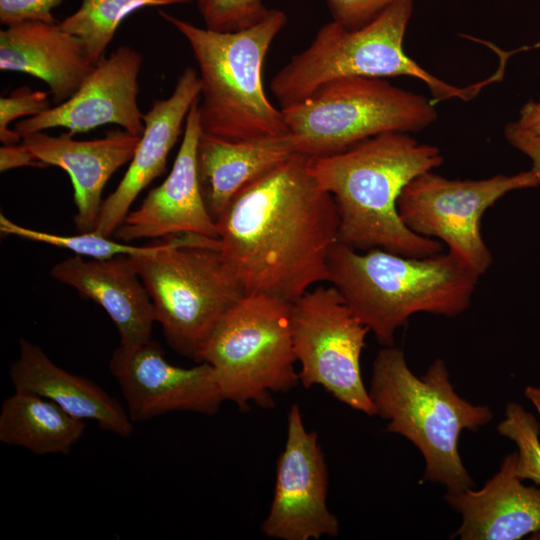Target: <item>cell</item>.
<instances>
[{
  "label": "cell",
  "mask_w": 540,
  "mask_h": 540,
  "mask_svg": "<svg viewBox=\"0 0 540 540\" xmlns=\"http://www.w3.org/2000/svg\"><path fill=\"white\" fill-rule=\"evenodd\" d=\"M294 153L239 191L216 220L221 249L245 294L290 304L328 282L339 242L336 203Z\"/></svg>",
  "instance_id": "cell-1"
},
{
  "label": "cell",
  "mask_w": 540,
  "mask_h": 540,
  "mask_svg": "<svg viewBox=\"0 0 540 540\" xmlns=\"http://www.w3.org/2000/svg\"><path fill=\"white\" fill-rule=\"evenodd\" d=\"M440 148L404 132H387L324 157L310 171L333 197L339 242L359 251L380 248L408 257L441 253L442 243L411 231L401 220L398 198L418 175L442 165Z\"/></svg>",
  "instance_id": "cell-2"
},
{
  "label": "cell",
  "mask_w": 540,
  "mask_h": 540,
  "mask_svg": "<svg viewBox=\"0 0 540 540\" xmlns=\"http://www.w3.org/2000/svg\"><path fill=\"white\" fill-rule=\"evenodd\" d=\"M328 272V282L384 346L394 344L396 330L414 314H462L479 279L448 252L408 257L340 242L330 252Z\"/></svg>",
  "instance_id": "cell-3"
},
{
  "label": "cell",
  "mask_w": 540,
  "mask_h": 540,
  "mask_svg": "<svg viewBox=\"0 0 540 540\" xmlns=\"http://www.w3.org/2000/svg\"><path fill=\"white\" fill-rule=\"evenodd\" d=\"M159 15L186 39L197 63L202 132L234 141L289 135L281 108L263 85L266 55L287 22L284 11L271 9L258 23L234 32L201 28L162 10Z\"/></svg>",
  "instance_id": "cell-4"
},
{
  "label": "cell",
  "mask_w": 540,
  "mask_h": 540,
  "mask_svg": "<svg viewBox=\"0 0 540 540\" xmlns=\"http://www.w3.org/2000/svg\"><path fill=\"white\" fill-rule=\"evenodd\" d=\"M368 393L376 415L388 421L386 430L402 435L421 452L423 481L440 483L449 493L474 487L459 455V436L465 429L487 425L493 413L456 393L442 359L417 376L401 349L385 346L373 361Z\"/></svg>",
  "instance_id": "cell-5"
},
{
  "label": "cell",
  "mask_w": 540,
  "mask_h": 540,
  "mask_svg": "<svg viewBox=\"0 0 540 540\" xmlns=\"http://www.w3.org/2000/svg\"><path fill=\"white\" fill-rule=\"evenodd\" d=\"M413 0H399L358 29L335 21L324 24L310 45L292 56L272 78L270 89L280 108L299 102L320 86L344 77L409 76L424 82L435 101H470L501 71L466 87L454 86L426 71L403 49Z\"/></svg>",
  "instance_id": "cell-6"
},
{
  "label": "cell",
  "mask_w": 540,
  "mask_h": 540,
  "mask_svg": "<svg viewBox=\"0 0 540 540\" xmlns=\"http://www.w3.org/2000/svg\"><path fill=\"white\" fill-rule=\"evenodd\" d=\"M129 258L168 345L198 363L213 329L245 295L219 238L179 235L159 242L151 253Z\"/></svg>",
  "instance_id": "cell-7"
},
{
  "label": "cell",
  "mask_w": 540,
  "mask_h": 540,
  "mask_svg": "<svg viewBox=\"0 0 540 540\" xmlns=\"http://www.w3.org/2000/svg\"><path fill=\"white\" fill-rule=\"evenodd\" d=\"M281 110L296 152L310 158L387 132H418L438 118L425 96L383 78L358 76L330 81Z\"/></svg>",
  "instance_id": "cell-8"
},
{
  "label": "cell",
  "mask_w": 540,
  "mask_h": 540,
  "mask_svg": "<svg viewBox=\"0 0 540 540\" xmlns=\"http://www.w3.org/2000/svg\"><path fill=\"white\" fill-rule=\"evenodd\" d=\"M291 304L264 294H245L220 319L199 362L214 370L225 401L245 410L253 402L274 406L273 393L299 383L291 335Z\"/></svg>",
  "instance_id": "cell-9"
},
{
  "label": "cell",
  "mask_w": 540,
  "mask_h": 540,
  "mask_svg": "<svg viewBox=\"0 0 540 540\" xmlns=\"http://www.w3.org/2000/svg\"><path fill=\"white\" fill-rule=\"evenodd\" d=\"M539 186L531 169L478 180L448 179L427 171L405 186L397 207L411 231L440 240L448 253L480 277L493 262L481 233L484 213L510 192Z\"/></svg>",
  "instance_id": "cell-10"
},
{
  "label": "cell",
  "mask_w": 540,
  "mask_h": 540,
  "mask_svg": "<svg viewBox=\"0 0 540 540\" xmlns=\"http://www.w3.org/2000/svg\"><path fill=\"white\" fill-rule=\"evenodd\" d=\"M290 322L299 383L322 386L350 408L375 416L360 366L370 330L338 290L332 285L309 289L291 304Z\"/></svg>",
  "instance_id": "cell-11"
},
{
  "label": "cell",
  "mask_w": 540,
  "mask_h": 540,
  "mask_svg": "<svg viewBox=\"0 0 540 540\" xmlns=\"http://www.w3.org/2000/svg\"><path fill=\"white\" fill-rule=\"evenodd\" d=\"M328 472L315 431L304 425L293 404L287 416L285 447L276 465L273 499L261 525L274 539L309 540L336 537L339 523L327 507Z\"/></svg>",
  "instance_id": "cell-12"
},
{
  "label": "cell",
  "mask_w": 540,
  "mask_h": 540,
  "mask_svg": "<svg viewBox=\"0 0 540 540\" xmlns=\"http://www.w3.org/2000/svg\"><path fill=\"white\" fill-rule=\"evenodd\" d=\"M109 371L134 424L176 411L212 416L225 401L208 363L173 365L152 339L133 346L120 344L111 355Z\"/></svg>",
  "instance_id": "cell-13"
},
{
  "label": "cell",
  "mask_w": 540,
  "mask_h": 540,
  "mask_svg": "<svg viewBox=\"0 0 540 540\" xmlns=\"http://www.w3.org/2000/svg\"><path fill=\"white\" fill-rule=\"evenodd\" d=\"M143 55L122 45L103 56L78 90L66 101L15 124L21 136L63 127L72 136L106 124H116L141 136L143 113L137 103Z\"/></svg>",
  "instance_id": "cell-14"
},
{
  "label": "cell",
  "mask_w": 540,
  "mask_h": 540,
  "mask_svg": "<svg viewBox=\"0 0 540 540\" xmlns=\"http://www.w3.org/2000/svg\"><path fill=\"white\" fill-rule=\"evenodd\" d=\"M199 100L190 108L169 175L147 194L138 208L129 211L115 232L119 239L129 242L185 234L218 238L217 225L206 206L198 174Z\"/></svg>",
  "instance_id": "cell-15"
},
{
  "label": "cell",
  "mask_w": 540,
  "mask_h": 540,
  "mask_svg": "<svg viewBox=\"0 0 540 540\" xmlns=\"http://www.w3.org/2000/svg\"><path fill=\"white\" fill-rule=\"evenodd\" d=\"M200 93L197 70L186 67L172 94L153 101L143 115L144 131L129 167L116 189L103 200L93 231L106 237L115 233L140 192L163 173L168 154L184 132L183 123Z\"/></svg>",
  "instance_id": "cell-16"
},
{
  "label": "cell",
  "mask_w": 540,
  "mask_h": 540,
  "mask_svg": "<svg viewBox=\"0 0 540 540\" xmlns=\"http://www.w3.org/2000/svg\"><path fill=\"white\" fill-rule=\"evenodd\" d=\"M140 137L122 128L93 140H75L70 133L52 136L40 131L22 136L21 143L45 166L59 167L70 176L75 226L80 232H89L95 229L106 183L132 160Z\"/></svg>",
  "instance_id": "cell-17"
},
{
  "label": "cell",
  "mask_w": 540,
  "mask_h": 540,
  "mask_svg": "<svg viewBox=\"0 0 540 540\" xmlns=\"http://www.w3.org/2000/svg\"><path fill=\"white\" fill-rule=\"evenodd\" d=\"M516 465L514 451L503 459L498 472L481 489L447 492L446 501L462 517L453 537L519 540L529 534L540 536V488L524 485Z\"/></svg>",
  "instance_id": "cell-18"
},
{
  "label": "cell",
  "mask_w": 540,
  "mask_h": 540,
  "mask_svg": "<svg viewBox=\"0 0 540 540\" xmlns=\"http://www.w3.org/2000/svg\"><path fill=\"white\" fill-rule=\"evenodd\" d=\"M50 273L103 308L119 333L121 345L152 339L154 307L128 255L90 260L76 255L56 263Z\"/></svg>",
  "instance_id": "cell-19"
},
{
  "label": "cell",
  "mask_w": 540,
  "mask_h": 540,
  "mask_svg": "<svg viewBox=\"0 0 540 540\" xmlns=\"http://www.w3.org/2000/svg\"><path fill=\"white\" fill-rule=\"evenodd\" d=\"M93 68L81 40L57 22L27 20L0 30V70L44 81L54 104L69 99Z\"/></svg>",
  "instance_id": "cell-20"
},
{
  "label": "cell",
  "mask_w": 540,
  "mask_h": 540,
  "mask_svg": "<svg viewBox=\"0 0 540 540\" xmlns=\"http://www.w3.org/2000/svg\"><path fill=\"white\" fill-rule=\"evenodd\" d=\"M14 390L43 396L80 420L95 422L119 437L133 434L134 423L122 403L95 382L58 366L37 344L21 338L9 368Z\"/></svg>",
  "instance_id": "cell-21"
},
{
  "label": "cell",
  "mask_w": 540,
  "mask_h": 540,
  "mask_svg": "<svg viewBox=\"0 0 540 540\" xmlns=\"http://www.w3.org/2000/svg\"><path fill=\"white\" fill-rule=\"evenodd\" d=\"M297 153L290 136L226 140L201 131L197 166L206 206L216 220L246 185Z\"/></svg>",
  "instance_id": "cell-22"
},
{
  "label": "cell",
  "mask_w": 540,
  "mask_h": 540,
  "mask_svg": "<svg viewBox=\"0 0 540 540\" xmlns=\"http://www.w3.org/2000/svg\"><path fill=\"white\" fill-rule=\"evenodd\" d=\"M85 428V421L29 391L14 390L0 410V442L38 456L69 454Z\"/></svg>",
  "instance_id": "cell-23"
},
{
  "label": "cell",
  "mask_w": 540,
  "mask_h": 540,
  "mask_svg": "<svg viewBox=\"0 0 540 540\" xmlns=\"http://www.w3.org/2000/svg\"><path fill=\"white\" fill-rule=\"evenodd\" d=\"M192 0H82L80 7L64 18L60 27L78 37L95 66L120 25L130 14L145 7L185 4Z\"/></svg>",
  "instance_id": "cell-24"
},
{
  "label": "cell",
  "mask_w": 540,
  "mask_h": 540,
  "mask_svg": "<svg viewBox=\"0 0 540 540\" xmlns=\"http://www.w3.org/2000/svg\"><path fill=\"white\" fill-rule=\"evenodd\" d=\"M0 231L21 239L48 244L71 251L78 256L91 259H109L118 255H140L155 251L158 243L145 246H132L111 240L95 231L81 232L77 235H59L35 230L19 225L4 214L0 215Z\"/></svg>",
  "instance_id": "cell-25"
},
{
  "label": "cell",
  "mask_w": 540,
  "mask_h": 540,
  "mask_svg": "<svg viewBox=\"0 0 540 540\" xmlns=\"http://www.w3.org/2000/svg\"><path fill=\"white\" fill-rule=\"evenodd\" d=\"M497 430L517 447L516 469L519 478L540 485V425L536 416L522 405L509 402Z\"/></svg>",
  "instance_id": "cell-26"
},
{
  "label": "cell",
  "mask_w": 540,
  "mask_h": 540,
  "mask_svg": "<svg viewBox=\"0 0 540 540\" xmlns=\"http://www.w3.org/2000/svg\"><path fill=\"white\" fill-rule=\"evenodd\" d=\"M205 28L234 32L258 23L268 9L263 0H196Z\"/></svg>",
  "instance_id": "cell-27"
},
{
  "label": "cell",
  "mask_w": 540,
  "mask_h": 540,
  "mask_svg": "<svg viewBox=\"0 0 540 540\" xmlns=\"http://www.w3.org/2000/svg\"><path fill=\"white\" fill-rule=\"evenodd\" d=\"M49 92L32 90L28 86L19 87L8 96L0 98V141L4 145L17 144L22 136L9 128L16 119L34 116L49 109ZM27 117V118H28Z\"/></svg>",
  "instance_id": "cell-28"
},
{
  "label": "cell",
  "mask_w": 540,
  "mask_h": 540,
  "mask_svg": "<svg viewBox=\"0 0 540 540\" xmlns=\"http://www.w3.org/2000/svg\"><path fill=\"white\" fill-rule=\"evenodd\" d=\"M399 0H326L332 20L347 29L361 28Z\"/></svg>",
  "instance_id": "cell-29"
},
{
  "label": "cell",
  "mask_w": 540,
  "mask_h": 540,
  "mask_svg": "<svg viewBox=\"0 0 540 540\" xmlns=\"http://www.w3.org/2000/svg\"><path fill=\"white\" fill-rule=\"evenodd\" d=\"M63 0H0V23L5 26L27 20L55 23L52 11Z\"/></svg>",
  "instance_id": "cell-30"
},
{
  "label": "cell",
  "mask_w": 540,
  "mask_h": 540,
  "mask_svg": "<svg viewBox=\"0 0 540 540\" xmlns=\"http://www.w3.org/2000/svg\"><path fill=\"white\" fill-rule=\"evenodd\" d=\"M504 135L514 148L530 158L531 170L540 180V137L520 128L516 122L504 127Z\"/></svg>",
  "instance_id": "cell-31"
},
{
  "label": "cell",
  "mask_w": 540,
  "mask_h": 540,
  "mask_svg": "<svg viewBox=\"0 0 540 540\" xmlns=\"http://www.w3.org/2000/svg\"><path fill=\"white\" fill-rule=\"evenodd\" d=\"M19 167H46L22 144L4 145L0 148V171Z\"/></svg>",
  "instance_id": "cell-32"
},
{
  "label": "cell",
  "mask_w": 540,
  "mask_h": 540,
  "mask_svg": "<svg viewBox=\"0 0 540 540\" xmlns=\"http://www.w3.org/2000/svg\"><path fill=\"white\" fill-rule=\"evenodd\" d=\"M516 124L540 137V99L538 101L528 100L521 107Z\"/></svg>",
  "instance_id": "cell-33"
},
{
  "label": "cell",
  "mask_w": 540,
  "mask_h": 540,
  "mask_svg": "<svg viewBox=\"0 0 540 540\" xmlns=\"http://www.w3.org/2000/svg\"><path fill=\"white\" fill-rule=\"evenodd\" d=\"M524 395L540 416V387L529 385L525 388Z\"/></svg>",
  "instance_id": "cell-34"
}]
</instances>
